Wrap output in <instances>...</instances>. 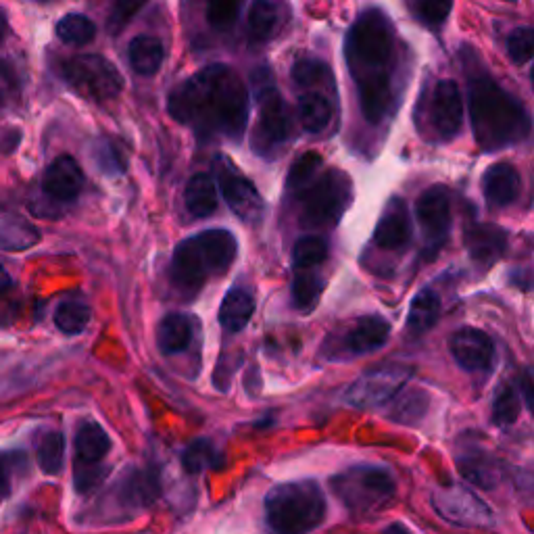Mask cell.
I'll use <instances>...</instances> for the list:
<instances>
[{
  "label": "cell",
  "instance_id": "cell-1",
  "mask_svg": "<svg viewBox=\"0 0 534 534\" xmlns=\"http://www.w3.org/2000/svg\"><path fill=\"white\" fill-rule=\"evenodd\" d=\"M167 111L201 138L238 142L249 121V92L232 67L215 63L172 90Z\"/></svg>",
  "mask_w": 534,
  "mask_h": 534
},
{
  "label": "cell",
  "instance_id": "cell-2",
  "mask_svg": "<svg viewBox=\"0 0 534 534\" xmlns=\"http://www.w3.org/2000/svg\"><path fill=\"white\" fill-rule=\"evenodd\" d=\"M345 57L357 86L361 113L376 126L386 117L393 101L395 30L391 19L380 9L361 13L347 34Z\"/></svg>",
  "mask_w": 534,
  "mask_h": 534
},
{
  "label": "cell",
  "instance_id": "cell-3",
  "mask_svg": "<svg viewBox=\"0 0 534 534\" xmlns=\"http://www.w3.org/2000/svg\"><path fill=\"white\" fill-rule=\"evenodd\" d=\"M468 99L472 132L482 151L497 153L530 136V113L491 76L480 74L472 78Z\"/></svg>",
  "mask_w": 534,
  "mask_h": 534
},
{
  "label": "cell",
  "instance_id": "cell-4",
  "mask_svg": "<svg viewBox=\"0 0 534 534\" xmlns=\"http://www.w3.org/2000/svg\"><path fill=\"white\" fill-rule=\"evenodd\" d=\"M238 253V242L228 230H205L182 240L174 251L172 278L180 288L199 290L207 280L224 276Z\"/></svg>",
  "mask_w": 534,
  "mask_h": 534
},
{
  "label": "cell",
  "instance_id": "cell-5",
  "mask_svg": "<svg viewBox=\"0 0 534 534\" xmlns=\"http://www.w3.org/2000/svg\"><path fill=\"white\" fill-rule=\"evenodd\" d=\"M265 518L276 534H309L326 518V499L313 480L278 484L265 497Z\"/></svg>",
  "mask_w": 534,
  "mask_h": 534
},
{
  "label": "cell",
  "instance_id": "cell-6",
  "mask_svg": "<svg viewBox=\"0 0 534 534\" xmlns=\"http://www.w3.org/2000/svg\"><path fill=\"white\" fill-rule=\"evenodd\" d=\"M336 497L355 516H372L395 497V480L391 472L374 466H355L332 478Z\"/></svg>",
  "mask_w": 534,
  "mask_h": 534
},
{
  "label": "cell",
  "instance_id": "cell-7",
  "mask_svg": "<svg viewBox=\"0 0 534 534\" xmlns=\"http://www.w3.org/2000/svg\"><path fill=\"white\" fill-rule=\"evenodd\" d=\"M297 197L301 201V224L305 228H330L341 222L351 205L353 184L341 169H328Z\"/></svg>",
  "mask_w": 534,
  "mask_h": 534
},
{
  "label": "cell",
  "instance_id": "cell-8",
  "mask_svg": "<svg viewBox=\"0 0 534 534\" xmlns=\"http://www.w3.org/2000/svg\"><path fill=\"white\" fill-rule=\"evenodd\" d=\"M253 80L257 84L259 119L253 130L251 147L255 155L263 159H274L290 140V113L282 94L274 86L270 71H257Z\"/></svg>",
  "mask_w": 534,
  "mask_h": 534
},
{
  "label": "cell",
  "instance_id": "cell-9",
  "mask_svg": "<svg viewBox=\"0 0 534 534\" xmlns=\"http://www.w3.org/2000/svg\"><path fill=\"white\" fill-rule=\"evenodd\" d=\"M63 80L88 101H113L124 90L119 69L99 55H76L63 63Z\"/></svg>",
  "mask_w": 534,
  "mask_h": 534
},
{
  "label": "cell",
  "instance_id": "cell-10",
  "mask_svg": "<svg viewBox=\"0 0 534 534\" xmlns=\"http://www.w3.org/2000/svg\"><path fill=\"white\" fill-rule=\"evenodd\" d=\"M411 374H414V370L401 366V363H391V366L372 370L351 384L347 391V401L359 409L382 407L403 391Z\"/></svg>",
  "mask_w": 534,
  "mask_h": 534
},
{
  "label": "cell",
  "instance_id": "cell-11",
  "mask_svg": "<svg viewBox=\"0 0 534 534\" xmlns=\"http://www.w3.org/2000/svg\"><path fill=\"white\" fill-rule=\"evenodd\" d=\"M416 217L426 240V255L434 257L451 230V201L445 186L426 188L416 203Z\"/></svg>",
  "mask_w": 534,
  "mask_h": 534
},
{
  "label": "cell",
  "instance_id": "cell-12",
  "mask_svg": "<svg viewBox=\"0 0 534 534\" xmlns=\"http://www.w3.org/2000/svg\"><path fill=\"white\" fill-rule=\"evenodd\" d=\"M217 184L222 188L228 207L242 222L257 224L261 220L265 203L259 190L247 176L238 174L228 159L217 161Z\"/></svg>",
  "mask_w": 534,
  "mask_h": 534
},
{
  "label": "cell",
  "instance_id": "cell-13",
  "mask_svg": "<svg viewBox=\"0 0 534 534\" xmlns=\"http://www.w3.org/2000/svg\"><path fill=\"white\" fill-rule=\"evenodd\" d=\"M464 96L453 80H441L434 86L428 103V121L434 136L439 140H451L464 126Z\"/></svg>",
  "mask_w": 534,
  "mask_h": 534
},
{
  "label": "cell",
  "instance_id": "cell-14",
  "mask_svg": "<svg viewBox=\"0 0 534 534\" xmlns=\"http://www.w3.org/2000/svg\"><path fill=\"white\" fill-rule=\"evenodd\" d=\"M436 514L457 526H491V509L464 487L439 489L432 497Z\"/></svg>",
  "mask_w": 534,
  "mask_h": 534
},
{
  "label": "cell",
  "instance_id": "cell-15",
  "mask_svg": "<svg viewBox=\"0 0 534 534\" xmlns=\"http://www.w3.org/2000/svg\"><path fill=\"white\" fill-rule=\"evenodd\" d=\"M293 9L288 0H253L247 15L251 44H267L288 28Z\"/></svg>",
  "mask_w": 534,
  "mask_h": 534
},
{
  "label": "cell",
  "instance_id": "cell-16",
  "mask_svg": "<svg viewBox=\"0 0 534 534\" xmlns=\"http://www.w3.org/2000/svg\"><path fill=\"white\" fill-rule=\"evenodd\" d=\"M449 349L455 361L468 372H484L495 359L491 336L476 328H461L449 338Z\"/></svg>",
  "mask_w": 534,
  "mask_h": 534
},
{
  "label": "cell",
  "instance_id": "cell-17",
  "mask_svg": "<svg viewBox=\"0 0 534 534\" xmlns=\"http://www.w3.org/2000/svg\"><path fill=\"white\" fill-rule=\"evenodd\" d=\"M84 182L86 178L80 163L74 157L61 155L46 167L42 178V190L48 199H53L57 203H69L80 197Z\"/></svg>",
  "mask_w": 534,
  "mask_h": 534
},
{
  "label": "cell",
  "instance_id": "cell-18",
  "mask_svg": "<svg viewBox=\"0 0 534 534\" xmlns=\"http://www.w3.org/2000/svg\"><path fill=\"white\" fill-rule=\"evenodd\" d=\"M411 240V220L403 199H393L386 205L374 232V242L384 251L405 249Z\"/></svg>",
  "mask_w": 534,
  "mask_h": 534
},
{
  "label": "cell",
  "instance_id": "cell-19",
  "mask_svg": "<svg viewBox=\"0 0 534 534\" xmlns=\"http://www.w3.org/2000/svg\"><path fill=\"white\" fill-rule=\"evenodd\" d=\"M388 336H391V324L380 318V315H366V318L357 320L347 330L343 338V347L351 355H366L384 347Z\"/></svg>",
  "mask_w": 534,
  "mask_h": 534
},
{
  "label": "cell",
  "instance_id": "cell-20",
  "mask_svg": "<svg viewBox=\"0 0 534 534\" xmlns=\"http://www.w3.org/2000/svg\"><path fill=\"white\" fill-rule=\"evenodd\" d=\"M482 192L484 199L491 207H507L512 205L520 194V174L514 165L495 163L482 176Z\"/></svg>",
  "mask_w": 534,
  "mask_h": 534
},
{
  "label": "cell",
  "instance_id": "cell-21",
  "mask_svg": "<svg viewBox=\"0 0 534 534\" xmlns=\"http://www.w3.org/2000/svg\"><path fill=\"white\" fill-rule=\"evenodd\" d=\"M466 247L474 261L495 263L507 249V234L493 224H476L466 232Z\"/></svg>",
  "mask_w": 534,
  "mask_h": 534
},
{
  "label": "cell",
  "instance_id": "cell-22",
  "mask_svg": "<svg viewBox=\"0 0 534 534\" xmlns=\"http://www.w3.org/2000/svg\"><path fill=\"white\" fill-rule=\"evenodd\" d=\"M194 341V320L186 313H169L159 322L157 343L163 355H178Z\"/></svg>",
  "mask_w": 534,
  "mask_h": 534
},
{
  "label": "cell",
  "instance_id": "cell-23",
  "mask_svg": "<svg viewBox=\"0 0 534 534\" xmlns=\"http://www.w3.org/2000/svg\"><path fill=\"white\" fill-rule=\"evenodd\" d=\"M457 468L472 484L480 489H493L501 478L497 461L480 449H466V453L457 455Z\"/></svg>",
  "mask_w": 534,
  "mask_h": 534
},
{
  "label": "cell",
  "instance_id": "cell-24",
  "mask_svg": "<svg viewBox=\"0 0 534 534\" xmlns=\"http://www.w3.org/2000/svg\"><path fill=\"white\" fill-rule=\"evenodd\" d=\"M255 313V299L245 288H232L220 307V324L224 332L238 334L247 328Z\"/></svg>",
  "mask_w": 534,
  "mask_h": 534
},
{
  "label": "cell",
  "instance_id": "cell-25",
  "mask_svg": "<svg viewBox=\"0 0 534 534\" xmlns=\"http://www.w3.org/2000/svg\"><path fill=\"white\" fill-rule=\"evenodd\" d=\"M334 117L332 101L318 90H309L299 96V121L305 132L322 134Z\"/></svg>",
  "mask_w": 534,
  "mask_h": 534
},
{
  "label": "cell",
  "instance_id": "cell-26",
  "mask_svg": "<svg viewBox=\"0 0 534 534\" xmlns=\"http://www.w3.org/2000/svg\"><path fill=\"white\" fill-rule=\"evenodd\" d=\"M128 61L138 76H155L163 67L165 48L155 36H136L128 46Z\"/></svg>",
  "mask_w": 534,
  "mask_h": 534
},
{
  "label": "cell",
  "instance_id": "cell-27",
  "mask_svg": "<svg viewBox=\"0 0 534 534\" xmlns=\"http://www.w3.org/2000/svg\"><path fill=\"white\" fill-rule=\"evenodd\" d=\"M184 203L192 217L205 220L217 209V184L209 174L192 176L184 190Z\"/></svg>",
  "mask_w": 534,
  "mask_h": 534
},
{
  "label": "cell",
  "instance_id": "cell-28",
  "mask_svg": "<svg viewBox=\"0 0 534 534\" xmlns=\"http://www.w3.org/2000/svg\"><path fill=\"white\" fill-rule=\"evenodd\" d=\"M441 318V297L432 290H422L414 297L407 313V330L411 336H422L430 332Z\"/></svg>",
  "mask_w": 534,
  "mask_h": 534
},
{
  "label": "cell",
  "instance_id": "cell-29",
  "mask_svg": "<svg viewBox=\"0 0 534 534\" xmlns=\"http://www.w3.org/2000/svg\"><path fill=\"white\" fill-rule=\"evenodd\" d=\"M109 449H111L109 434L96 422H88L78 430L76 434L78 464L84 466L99 464V461L109 453Z\"/></svg>",
  "mask_w": 534,
  "mask_h": 534
},
{
  "label": "cell",
  "instance_id": "cell-30",
  "mask_svg": "<svg viewBox=\"0 0 534 534\" xmlns=\"http://www.w3.org/2000/svg\"><path fill=\"white\" fill-rule=\"evenodd\" d=\"M161 491L159 476L153 470H136L121 482V499L132 507L151 505Z\"/></svg>",
  "mask_w": 534,
  "mask_h": 534
},
{
  "label": "cell",
  "instance_id": "cell-31",
  "mask_svg": "<svg viewBox=\"0 0 534 534\" xmlns=\"http://www.w3.org/2000/svg\"><path fill=\"white\" fill-rule=\"evenodd\" d=\"M40 240V232L19 215L0 217V249L3 251H26Z\"/></svg>",
  "mask_w": 534,
  "mask_h": 534
},
{
  "label": "cell",
  "instance_id": "cell-32",
  "mask_svg": "<svg viewBox=\"0 0 534 534\" xmlns=\"http://www.w3.org/2000/svg\"><path fill=\"white\" fill-rule=\"evenodd\" d=\"M63 455H65V439L59 430H48L40 436L36 443V459L42 472L59 474L63 470Z\"/></svg>",
  "mask_w": 534,
  "mask_h": 534
},
{
  "label": "cell",
  "instance_id": "cell-33",
  "mask_svg": "<svg viewBox=\"0 0 534 534\" xmlns=\"http://www.w3.org/2000/svg\"><path fill=\"white\" fill-rule=\"evenodd\" d=\"M57 36L67 46H86L96 38V26L82 13H69L57 23Z\"/></svg>",
  "mask_w": 534,
  "mask_h": 534
},
{
  "label": "cell",
  "instance_id": "cell-34",
  "mask_svg": "<svg viewBox=\"0 0 534 534\" xmlns=\"http://www.w3.org/2000/svg\"><path fill=\"white\" fill-rule=\"evenodd\" d=\"M324 290V280L313 270H297L293 280V303L301 311H311L318 305Z\"/></svg>",
  "mask_w": 534,
  "mask_h": 534
},
{
  "label": "cell",
  "instance_id": "cell-35",
  "mask_svg": "<svg viewBox=\"0 0 534 534\" xmlns=\"http://www.w3.org/2000/svg\"><path fill=\"white\" fill-rule=\"evenodd\" d=\"M220 464H222V455L217 453L215 447L205 439L192 441L182 453V466L190 474H201L205 470L217 468Z\"/></svg>",
  "mask_w": 534,
  "mask_h": 534
},
{
  "label": "cell",
  "instance_id": "cell-36",
  "mask_svg": "<svg viewBox=\"0 0 534 534\" xmlns=\"http://www.w3.org/2000/svg\"><path fill=\"white\" fill-rule=\"evenodd\" d=\"M328 245L322 236H303L293 249L295 270H313L326 261Z\"/></svg>",
  "mask_w": 534,
  "mask_h": 534
},
{
  "label": "cell",
  "instance_id": "cell-37",
  "mask_svg": "<svg viewBox=\"0 0 534 534\" xmlns=\"http://www.w3.org/2000/svg\"><path fill=\"white\" fill-rule=\"evenodd\" d=\"M245 0H207L205 19L215 32H228L240 17Z\"/></svg>",
  "mask_w": 534,
  "mask_h": 534
},
{
  "label": "cell",
  "instance_id": "cell-38",
  "mask_svg": "<svg viewBox=\"0 0 534 534\" xmlns=\"http://www.w3.org/2000/svg\"><path fill=\"white\" fill-rule=\"evenodd\" d=\"M391 418L401 424H416L428 409V395L424 391H403L395 397Z\"/></svg>",
  "mask_w": 534,
  "mask_h": 534
},
{
  "label": "cell",
  "instance_id": "cell-39",
  "mask_svg": "<svg viewBox=\"0 0 534 534\" xmlns=\"http://www.w3.org/2000/svg\"><path fill=\"white\" fill-rule=\"evenodd\" d=\"M90 322V309L82 301H63L55 311V324L63 334H80Z\"/></svg>",
  "mask_w": 534,
  "mask_h": 534
},
{
  "label": "cell",
  "instance_id": "cell-40",
  "mask_svg": "<svg viewBox=\"0 0 534 534\" xmlns=\"http://www.w3.org/2000/svg\"><path fill=\"white\" fill-rule=\"evenodd\" d=\"M322 157L318 153H305L301 155L293 167H290V172H288V190L290 192H303L315 178H318V172H320V167H322Z\"/></svg>",
  "mask_w": 534,
  "mask_h": 534
},
{
  "label": "cell",
  "instance_id": "cell-41",
  "mask_svg": "<svg viewBox=\"0 0 534 534\" xmlns=\"http://www.w3.org/2000/svg\"><path fill=\"white\" fill-rule=\"evenodd\" d=\"M520 397L512 384H501L493 399V422L497 426L514 424L520 416Z\"/></svg>",
  "mask_w": 534,
  "mask_h": 534
},
{
  "label": "cell",
  "instance_id": "cell-42",
  "mask_svg": "<svg viewBox=\"0 0 534 534\" xmlns=\"http://www.w3.org/2000/svg\"><path fill=\"white\" fill-rule=\"evenodd\" d=\"M92 157H94V163L99 165L101 172L107 176H119L126 172V159L111 138L96 140Z\"/></svg>",
  "mask_w": 534,
  "mask_h": 534
},
{
  "label": "cell",
  "instance_id": "cell-43",
  "mask_svg": "<svg viewBox=\"0 0 534 534\" xmlns=\"http://www.w3.org/2000/svg\"><path fill=\"white\" fill-rule=\"evenodd\" d=\"M149 0H113L109 17H107V32L111 36H119L126 30L128 23L136 17V13L147 7Z\"/></svg>",
  "mask_w": 534,
  "mask_h": 534
},
{
  "label": "cell",
  "instance_id": "cell-44",
  "mask_svg": "<svg viewBox=\"0 0 534 534\" xmlns=\"http://www.w3.org/2000/svg\"><path fill=\"white\" fill-rule=\"evenodd\" d=\"M293 78L299 86H318V84H330L332 74L326 63L318 59H301L293 67Z\"/></svg>",
  "mask_w": 534,
  "mask_h": 534
},
{
  "label": "cell",
  "instance_id": "cell-45",
  "mask_svg": "<svg viewBox=\"0 0 534 534\" xmlns=\"http://www.w3.org/2000/svg\"><path fill=\"white\" fill-rule=\"evenodd\" d=\"M507 55L518 65L532 61L534 59V28L524 26V28H518L509 34Z\"/></svg>",
  "mask_w": 534,
  "mask_h": 534
},
{
  "label": "cell",
  "instance_id": "cell-46",
  "mask_svg": "<svg viewBox=\"0 0 534 534\" xmlns=\"http://www.w3.org/2000/svg\"><path fill=\"white\" fill-rule=\"evenodd\" d=\"M453 9V0H416V15L428 28H441Z\"/></svg>",
  "mask_w": 534,
  "mask_h": 534
},
{
  "label": "cell",
  "instance_id": "cell-47",
  "mask_svg": "<svg viewBox=\"0 0 534 534\" xmlns=\"http://www.w3.org/2000/svg\"><path fill=\"white\" fill-rule=\"evenodd\" d=\"M103 474H105V470L103 468H96V464L94 466L80 464V468L76 472V480H74L76 482V489L82 495H88L90 491H94L103 482V478H105Z\"/></svg>",
  "mask_w": 534,
  "mask_h": 534
},
{
  "label": "cell",
  "instance_id": "cell-48",
  "mask_svg": "<svg viewBox=\"0 0 534 534\" xmlns=\"http://www.w3.org/2000/svg\"><path fill=\"white\" fill-rule=\"evenodd\" d=\"M520 393L530 409V414L534 418V370H526L522 376H520Z\"/></svg>",
  "mask_w": 534,
  "mask_h": 534
},
{
  "label": "cell",
  "instance_id": "cell-49",
  "mask_svg": "<svg viewBox=\"0 0 534 534\" xmlns=\"http://www.w3.org/2000/svg\"><path fill=\"white\" fill-rule=\"evenodd\" d=\"M11 491V482H9V474L7 468L3 464V459H0V501H3Z\"/></svg>",
  "mask_w": 534,
  "mask_h": 534
},
{
  "label": "cell",
  "instance_id": "cell-50",
  "mask_svg": "<svg viewBox=\"0 0 534 534\" xmlns=\"http://www.w3.org/2000/svg\"><path fill=\"white\" fill-rule=\"evenodd\" d=\"M7 34H9V19H7V13L0 9V44L5 42Z\"/></svg>",
  "mask_w": 534,
  "mask_h": 534
},
{
  "label": "cell",
  "instance_id": "cell-51",
  "mask_svg": "<svg viewBox=\"0 0 534 534\" xmlns=\"http://www.w3.org/2000/svg\"><path fill=\"white\" fill-rule=\"evenodd\" d=\"M9 286H11V278H9L7 270L3 267V263H0V293H5Z\"/></svg>",
  "mask_w": 534,
  "mask_h": 534
},
{
  "label": "cell",
  "instance_id": "cell-52",
  "mask_svg": "<svg viewBox=\"0 0 534 534\" xmlns=\"http://www.w3.org/2000/svg\"><path fill=\"white\" fill-rule=\"evenodd\" d=\"M382 534H411L403 524H391Z\"/></svg>",
  "mask_w": 534,
  "mask_h": 534
},
{
  "label": "cell",
  "instance_id": "cell-53",
  "mask_svg": "<svg viewBox=\"0 0 534 534\" xmlns=\"http://www.w3.org/2000/svg\"><path fill=\"white\" fill-rule=\"evenodd\" d=\"M530 80H532V88H534V67H532V74H530Z\"/></svg>",
  "mask_w": 534,
  "mask_h": 534
},
{
  "label": "cell",
  "instance_id": "cell-54",
  "mask_svg": "<svg viewBox=\"0 0 534 534\" xmlns=\"http://www.w3.org/2000/svg\"><path fill=\"white\" fill-rule=\"evenodd\" d=\"M505 3H518V0H505Z\"/></svg>",
  "mask_w": 534,
  "mask_h": 534
},
{
  "label": "cell",
  "instance_id": "cell-55",
  "mask_svg": "<svg viewBox=\"0 0 534 534\" xmlns=\"http://www.w3.org/2000/svg\"><path fill=\"white\" fill-rule=\"evenodd\" d=\"M40 3H44V0H40Z\"/></svg>",
  "mask_w": 534,
  "mask_h": 534
}]
</instances>
